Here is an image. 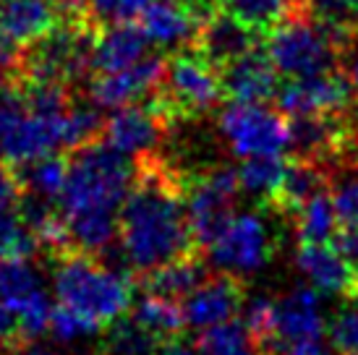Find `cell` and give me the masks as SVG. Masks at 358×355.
<instances>
[{"instance_id": "6da1fadb", "label": "cell", "mask_w": 358, "mask_h": 355, "mask_svg": "<svg viewBox=\"0 0 358 355\" xmlns=\"http://www.w3.org/2000/svg\"><path fill=\"white\" fill-rule=\"evenodd\" d=\"M118 243L126 264L139 275H150L196 248L183 178L155 154L141 157L136 165V180L120 209Z\"/></svg>"}, {"instance_id": "7a4b0ae2", "label": "cell", "mask_w": 358, "mask_h": 355, "mask_svg": "<svg viewBox=\"0 0 358 355\" xmlns=\"http://www.w3.org/2000/svg\"><path fill=\"white\" fill-rule=\"evenodd\" d=\"M134 180L136 168L131 157L108 141H90L73 152L58 201L71 248L102 254L113 246L118 238L120 209Z\"/></svg>"}, {"instance_id": "3957f363", "label": "cell", "mask_w": 358, "mask_h": 355, "mask_svg": "<svg viewBox=\"0 0 358 355\" xmlns=\"http://www.w3.org/2000/svg\"><path fill=\"white\" fill-rule=\"evenodd\" d=\"M97 133H102V120L94 105H71L63 113L42 115L27 105L16 73L0 79V159L13 168L79 149Z\"/></svg>"}, {"instance_id": "277c9868", "label": "cell", "mask_w": 358, "mask_h": 355, "mask_svg": "<svg viewBox=\"0 0 358 355\" xmlns=\"http://www.w3.org/2000/svg\"><path fill=\"white\" fill-rule=\"evenodd\" d=\"M52 293L58 306L84 319L97 335L123 319L134 306L129 277L97 261L94 254L76 248L58 254L52 269Z\"/></svg>"}, {"instance_id": "5b68a950", "label": "cell", "mask_w": 358, "mask_h": 355, "mask_svg": "<svg viewBox=\"0 0 358 355\" xmlns=\"http://www.w3.org/2000/svg\"><path fill=\"white\" fill-rule=\"evenodd\" d=\"M264 40L272 66L290 79L338 71L343 66V50L335 37L317 19H311L303 6L280 21Z\"/></svg>"}, {"instance_id": "8992f818", "label": "cell", "mask_w": 358, "mask_h": 355, "mask_svg": "<svg viewBox=\"0 0 358 355\" xmlns=\"http://www.w3.org/2000/svg\"><path fill=\"white\" fill-rule=\"evenodd\" d=\"M222 97L220 68L212 66L196 50H180L168 58L165 79L159 84L157 99L173 120L196 118L215 108Z\"/></svg>"}, {"instance_id": "52a82bcc", "label": "cell", "mask_w": 358, "mask_h": 355, "mask_svg": "<svg viewBox=\"0 0 358 355\" xmlns=\"http://www.w3.org/2000/svg\"><path fill=\"white\" fill-rule=\"evenodd\" d=\"M238 170L228 165H215L196 175L183 178L186 215L196 248H207L233 219V204L238 198Z\"/></svg>"}, {"instance_id": "ba28073f", "label": "cell", "mask_w": 358, "mask_h": 355, "mask_svg": "<svg viewBox=\"0 0 358 355\" xmlns=\"http://www.w3.org/2000/svg\"><path fill=\"white\" fill-rule=\"evenodd\" d=\"M217 129L236 157L282 154L290 147V118L282 110L251 102H230L220 113Z\"/></svg>"}, {"instance_id": "9c48e42d", "label": "cell", "mask_w": 358, "mask_h": 355, "mask_svg": "<svg viewBox=\"0 0 358 355\" xmlns=\"http://www.w3.org/2000/svg\"><path fill=\"white\" fill-rule=\"evenodd\" d=\"M92 42L94 37L79 21L60 24L48 37L34 42L29 52L21 58V76L63 84L81 79L87 71H92Z\"/></svg>"}, {"instance_id": "30bf717a", "label": "cell", "mask_w": 358, "mask_h": 355, "mask_svg": "<svg viewBox=\"0 0 358 355\" xmlns=\"http://www.w3.org/2000/svg\"><path fill=\"white\" fill-rule=\"evenodd\" d=\"M0 300L6 303L24 340L40 337L50 329L52 303L45 280L29 256L0 259Z\"/></svg>"}, {"instance_id": "8fae6325", "label": "cell", "mask_w": 358, "mask_h": 355, "mask_svg": "<svg viewBox=\"0 0 358 355\" xmlns=\"http://www.w3.org/2000/svg\"><path fill=\"white\" fill-rule=\"evenodd\" d=\"M204 251L209 264L217 272H228L243 280L267 264L275 246L262 217L246 212V215H233L225 230Z\"/></svg>"}, {"instance_id": "7c38bea8", "label": "cell", "mask_w": 358, "mask_h": 355, "mask_svg": "<svg viewBox=\"0 0 358 355\" xmlns=\"http://www.w3.org/2000/svg\"><path fill=\"white\" fill-rule=\"evenodd\" d=\"M278 108L288 118L301 115H345L358 110V99L353 94L348 76L338 71L311 73L290 79L278 92Z\"/></svg>"}, {"instance_id": "4fadbf2b", "label": "cell", "mask_w": 358, "mask_h": 355, "mask_svg": "<svg viewBox=\"0 0 358 355\" xmlns=\"http://www.w3.org/2000/svg\"><path fill=\"white\" fill-rule=\"evenodd\" d=\"M173 123L168 110L152 97V105L136 102L126 108L113 110L105 123L102 133L113 149H118L126 157H150L152 152L159 147V141L165 138V131Z\"/></svg>"}, {"instance_id": "5bb4252c", "label": "cell", "mask_w": 358, "mask_h": 355, "mask_svg": "<svg viewBox=\"0 0 358 355\" xmlns=\"http://www.w3.org/2000/svg\"><path fill=\"white\" fill-rule=\"evenodd\" d=\"M168 60L150 52L147 58L134 63L129 68L97 73L90 84V102L102 110H118L126 105H136L144 97H155L159 84L165 79Z\"/></svg>"}, {"instance_id": "9a60e30c", "label": "cell", "mask_w": 358, "mask_h": 355, "mask_svg": "<svg viewBox=\"0 0 358 355\" xmlns=\"http://www.w3.org/2000/svg\"><path fill=\"white\" fill-rule=\"evenodd\" d=\"M246 303L243 280L228 272L207 277L194 293L183 298V319L191 329H209L215 324L230 321Z\"/></svg>"}, {"instance_id": "2e32d148", "label": "cell", "mask_w": 358, "mask_h": 355, "mask_svg": "<svg viewBox=\"0 0 358 355\" xmlns=\"http://www.w3.org/2000/svg\"><path fill=\"white\" fill-rule=\"evenodd\" d=\"M262 37L264 34H259L257 29H251L249 24H243L233 13L220 8L217 13H212L209 19H204L199 24V34L194 40V50L201 52L212 66L225 68L236 58L257 50Z\"/></svg>"}, {"instance_id": "e0dca14e", "label": "cell", "mask_w": 358, "mask_h": 355, "mask_svg": "<svg viewBox=\"0 0 358 355\" xmlns=\"http://www.w3.org/2000/svg\"><path fill=\"white\" fill-rule=\"evenodd\" d=\"M324 314H322V296L314 285L293 287L275 306V340L282 345H299L322 340L324 335Z\"/></svg>"}, {"instance_id": "ac0fdd59", "label": "cell", "mask_w": 358, "mask_h": 355, "mask_svg": "<svg viewBox=\"0 0 358 355\" xmlns=\"http://www.w3.org/2000/svg\"><path fill=\"white\" fill-rule=\"evenodd\" d=\"M296 266L306 277L308 285L327 296H343L348 300L358 298L356 269L343 259L332 243H301L296 254Z\"/></svg>"}, {"instance_id": "d6986e66", "label": "cell", "mask_w": 358, "mask_h": 355, "mask_svg": "<svg viewBox=\"0 0 358 355\" xmlns=\"http://www.w3.org/2000/svg\"><path fill=\"white\" fill-rule=\"evenodd\" d=\"M222 97L230 102L264 105L278 94V68L272 66L267 50H251L220 68Z\"/></svg>"}, {"instance_id": "ffe728a7", "label": "cell", "mask_w": 358, "mask_h": 355, "mask_svg": "<svg viewBox=\"0 0 358 355\" xmlns=\"http://www.w3.org/2000/svg\"><path fill=\"white\" fill-rule=\"evenodd\" d=\"M139 21L150 45L162 50L194 48L201 24L196 13L178 0H152L139 16Z\"/></svg>"}, {"instance_id": "44dd1931", "label": "cell", "mask_w": 358, "mask_h": 355, "mask_svg": "<svg viewBox=\"0 0 358 355\" xmlns=\"http://www.w3.org/2000/svg\"><path fill=\"white\" fill-rule=\"evenodd\" d=\"M150 48L152 45L141 27H134L131 21L110 24L92 42V71L110 73V71L129 68L141 58H147Z\"/></svg>"}, {"instance_id": "7402d4cb", "label": "cell", "mask_w": 358, "mask_h": 355, "mask_svg": "<svg viewBox=\"0 0 358 355\" xmlns=\"http://www.w3.org/2000/svg\"><path fill=\"white\" fill-rule=\"evenodd\" d=\"M329 183H332V168L327 162L303 157L288 159V170L282 175V183H280L275 198L269 201V209L296 217L308 198L327 191Z\"/></svg>"}, {"instance_id": "603a6c76", "label": "cell", "mask_w": 358, "mask_h": 355, "mask_svg": "<svg viewBox=\"0 0 358 355\" xmlns=\"http://www.w3.org/2000/svg\"><path fill=\"white\" fill-rule=\"evenodd\" d=\"M58 0H6L0 6V29L19 45H34L60 24Z\"/></svg>"}, {"instance_id": "cb8c5ba5", "label": "cell", "mask_w": 358, "mask_h": 355, "mask_svg": "<svg viewBox=\"0 0 358 355\" xmlns=\"http://www.w3.org/2000/svg\"><path fill=\"white\" fill-rule=\"evenodd\" d=\"M144 277H147L144 280L147 293L170 298V300H180V298L194 293L207 280V272H204V264H201L199 259L189 254V256L176 259V261L159 266V269H155V272Z\"/></svg>"}, {"instance_id": "d4e9b609", "label": "cell", "mask_w": 358, "mask_h": 355, "mask_svg": "<svg viewBox=\"0 0 358 355\" xmlns=\"http://www.w3.org/2000/svg\"><path fill=\"white\" fill-rule=\"evenodd\" d=\"M196 355H262V342L251 332L246 321L230 319L209 329H201V335L194 342Z\"/></svg>"}, {"instance_id": "484cf974", "label": "cell", "mask_w": 358, "mask_h": 355, "mask_svg": "<svg viewBox=\"0 0 358 355\" xmlns=\"http://www.w3.org/2000/svg\"><path fill=\"white\" fill-rule=\"evenodd\" d=\"M19 175L21 196L37 198V201H60V194L66 188V178H69V162H63L58 154H48L24 165Z\"/></svg>"}, {"instance_id": "4316f807", "label": "cell", "mask_w": 358, "mask_h": 355, "mask_svg": "<svg viewBox=\"0 0 358 355\" xmlns=\"http://www.w3.org/2000/svg\"><path fill=\"white\" fill-rule=\"evenodd\" d=\"M288 170V159L282 154H257V157H246L243 165L238 168L241 191H246L254 196L259 204L269 207V201L275 198L282 175Z\"/></svg>"}, {"instance_id": "83f0119b", "label": "cell", "mask_w": 358, "mask_h": 355, "mask_svg": "<svg viewBox=\"0 0 358 355\" xmlns=\"http://www.w3.org/2000/svg\"><path fill=\"white\" fill-rule=\"evenodd\" d=\"M131 319L141 324L147 332L168 342V340H176L180 335V329L186 326V319H183V308L170 300V298L155 296V293H147L144 298H139L134 306H131Z\"/></svg>"}, {"instance_id": "f1b7e54d", "label": "cell", "mask_w": 358, "mask_h": 355, "mask_svg": "<svg viewBox=\"0 0 358 355\" xmlns=\"http://www.w3.org/2000/svg\"><path fill=\"white\" fill-rule=\"evenodd\" d=\"M293 219H296L301 243H332L335 233L340 230L338 209H335L332 194H327V191L308 198Z\"/></svg>"}, {"instance_id": "f546056e", "label": "cell", "mask_w": 358, "mask_h": 355, "mask_svg": "<svg viewBox=\"0 0 358 355\" xmlns=\"http://www.w3.org/2000/svg\"><path fill=\"white\" fill-rule=\"evenodd\" d=\"M220 6L222 10L233 13L236 19L267 37L280 21L301 8V0H220Z\"/></svg>"}, {"instance_id": "4dcf8cb0", "label": "cell", "mask_w": 358, "mask_h": 355, "mask_svg": "<svg viewBox=\"0 0 358 355\" xmlns=\"http://www.w3.org/2000/svg\"><path fill=\"white\" fill-rule=\"evenodd\" d=\"M105 355H152L162 345V340L147 332L141 324H136L131 316H123L115 324L105 329Z\"/></svg>"}, {"instance_id": "1f68e13d", "label": "cell", "mask_w": 358, "mask_h": 355, "mask_svg": "<svg viewBox=\"0 0 358 355\" xmlns=\"http://www.w3.org/2000/svg\"><path fill=\"white\" fill-rule=\"evenodd\" d=\"M16 209H0V259L31 256L34 248L40 246Z\"/></svg>"}, {"instance_id": "d6a6232c", "label": "cell", "mask_w": 358, "mask_h": 355, "mask_svg": "<svg viewBox=\"0 0 358 355\" xmlns=\"http://www.w3.org/2000/svg\"><path fill=\"white\" fill-rule=\"evenodd\" d=\"M152 0H84L87 19L94 24H123L139 19Z\"/></svg>"}, {"instance_id": "836d02e7", "label": "cell", "mask_w": 358, "mask_h": 355, "mask_svg": "<svg viewBox=\"0 0 358 355\" xmlns=\"http://www.w3.org/2000/svg\"><path fill=\"white\" fill-rule=\"evenodd\" d=\"M348 170V175L338 173L332 175V201L338 209L340 225H356L358 227V170L356 168H343Z\"/></svg>"}, {"instance_id": "e575fe53", "label": "cell", "mask_w": 358, "mask_h": 355, "mask_svg": "<svg viewBox=\"0 0 358 355\" xmlns=\"http://www.w3.org/2000/svg\"><path fill=\"white\" fill-rule=\"evenodd\" d=\"M329 345L340 355L358 353V298L329 321Z\"/></svg>"}, {"instance_id": "d590c367", "label": "cell", "mask_w": 358, "mask_h": 355, "mask_svg": "<svg viewBox=\"0 0 358 355\" xmlns=\"http://www.w3.org/2000/svg\"><path fill=\"white\" fill-rule=\"evenodd\" d=\"M275 306H278V300H272V298H254L251 303L243 306V321L249 326L251 332L257 335V340L264 345L269 340H275Z\"/></svg>"}, {"instance_id": "8d00e7d4", "label": "cell", "mask_w": 358, "mask_h": 355, "mask_svg": "<svg viewBox=\"0 0 358 355\" xmlns=\"http://www.w3.org/2000/svg\"><path fill=\"white\" fill-rule=\"evenodd\" d=\"M50 332L58 342H73V340H81V337L97 335L84 319H79L76 314H71L69 308L55 306L50 316Z\"/></svg>"}, {"instance_id": "74e56055", "label": "cell", "mask_w": 358, "mask_h": 355, "mask_svg": "<svg viewBox=\"0 0 358 355\" xmlns=\"http://www.w3.org/2000/svg\"><path fill=\"white\" fill-rule=\"evenodd\" d=\"M21 201L19 175H13L6 159H0V209H16Z\"/></svg>"}, {"instance_id": "f35d334b", "label": "cell", "mask_w": 358, "mask_h": 355, "mask_svg": "<svg viewBox=\"0 0 358 355\" xmlns=\"http://www.w3.org/2000/svg\"><path fill=\"white\" fill-rule=\"evenodd\" d=\"M332 246L338 248L343 259L348 261L358 275V227L356 225H343L332 238Z\"/></svg>"}, {"instance_id": "ab89813d", "label": "cell", "mask_w": 358, "mask_h": 355, "mask_svg": "<svg viewBox=\"0 0 358 355\" xmlns=\"http://www.w3.org/2000/svg\"><path fill=\"white\" fill-rule=\"evenodd\" d=\"M21 55H19V42L10 40L6 31L0 29V79L19 73Z\"/></svg>"}, {"instance_id": "60d3db41", "label": "cell", "mask_w": 358, "mask_h": 355, "mask_svg": "<svg viewBox=\"0 0 358 355\" xmlns=\"http://www.w3.org/2000/svg\"><path fill=\"white\" fill-rule=\"evenodd\" d=\"M21 340H24V337H21V329H19V324H16V319H13V314L6 308V303L0 300V347H10V345H16V342H21Z\"/></svg>"}, {"instance_id": "b9f144b4", "label": "cell", "mask_w": 358, "mask_h": 355, "mask_svg": "<svg viewBox=\"0 0 358 355\" xmlns=\"http://www.w3.org/2000/svg\"><path fill=\"white\" fill-rule=\"evenodd\" d=\"M340 68H343V73L348 76L350 87H353V94H356V99H358V50L356 48L343 58V66H340Z\"/></svg>"}, {"instance_id": "7bdbcfd3", "label": "cell", "mask_w": 358, "mask_h": 355, "mask_svg": "<svg viewBox=\"0 0 358 355\" xmlns=\"http://www.w3.org/2000/svg\"><path fill=\"white\" fill-rule=\"evenodd\" d=\"M290 355H335V347L329 350L327 345H322V340H311V342H299L290 347Z\"/></svg>"}, {"instance_id": "ee69618b", "label": "cell", "mask_w": 358, "mask_h": 355, "mask_svg": "<svg viewBox=\"0 0 358 355\" xmlns=\"http://www.w3.org/2000/svg\"><path fill=\"white\" fill-rule=\"evenodd\" d=\"M152 355H196V353H194V347H189L186 342H180L178 337H176V340L162 342Z\"/></svg>"}, {"instance_id": "f6af8a7d", "label": "cell", "mask_w": 358, "mask_h": 355, "mask_svg": "<svg viewBox=\"0 0 358 355\" xmlns=\"http://www.w3.org/2000/svg\"><path fill=\"white\" fill-rule=\"evenodd\" d=\"M16 355H60V353L45 345H24Z\"/></svg>"}, {"instance_id": "bcb514c9", "label": "cell", "mask_w": 358, "mask_h": 355, "mask_svg": "<svg viewBox=\"0 0 358 355\" xmlns=\"http://www.w3.org/2000/svg\"><path fill=\"white\" fill-rule=\"evenodd\" d=\"M353 3H356V10H358V0H353Z\"/></svg>"}, {"instance_id": "7dc6e473", "label": "cell", "mask_w": 358, "mask_h": 355, "mask_svg": "<svg viewBox=\"0 0 358 355\" xmlns=\"http://www.w3.org/2000/svg\"><path fill=\"white\" fill-rule=\"evenodd\" d=\"M3 3H6V0H0V6H3Z\"/></svg>"}]
</instances>
